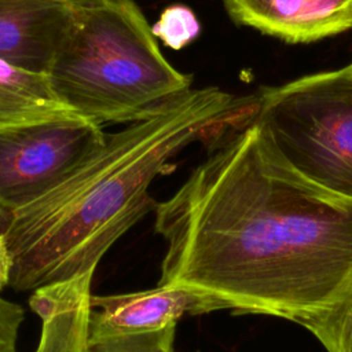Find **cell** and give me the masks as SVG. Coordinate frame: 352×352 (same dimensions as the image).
Listing matches in <instances>:
<instances>
[{
  "label": "cell",
  "mask_w": 352,
  "mask_h": 352,
  "mask_svg": "<svg viewBox=\"0 0 352 352\" xmlns=\"http://www.w3.org/2000/svg\"><path fill=\"white\" fill-rule=\"evenodd\" d=\"M158 285L212 294L234 314L297 323L352 283V199L290 166L252 121L154 209Z\"/></svg>",
  "instance_id": "cell-1"
},
{
  "label": "cell",
  "mask_w": 352,
  "mask_h": 352,
  "mask_svg": "<svg viewBox=\"0 0 352 352\" xmlns=\"http://www.w3.org/2000/svg\"><path fill=\"white\" fill-rule=\"evenodd\" d=\"M256 96L217 87L188 88L143 118L106 133L104 142L47 192L11 212L4 231L12 270L10 286H41L94 275L106 252L157 201L153 180L172 172L191 143L219 138L249 122Z\"/></svg>",
  "instance_id": "cell-2"
},
{
  "label": "cell",
  "mask_w": 352,
  "mask_h": 352,
  "mask_svg": "<svg viewBox=\"0 0 352 352\" xmlns=\"http://www.w3.org/2000/svg\"><path fill=\"white\" fill-rule=\"evenodd\" d=\"M47 78L60 103L98 125L136 121L191 88L133 0H82Z\"/></svg>",
  "instance_id": "cell-3"
},
{
  "label": "cell",
  "mask_w": 352,
  "mask_h": 352,
  "mask_svg": "<svg viewBox=\"0 0 352 352\" xmlns=\"http://www.w3.org/2000/svg\"><path fill=\"white\" fill-rule=\"evenodd\" d=\"M250 121L298 173L352 199L349 65L263 89Z\"/></svg>",
  "instance_id": "cell-4"
},
{
  "label": "cell",
  "mask_w": 352,
  "mask_h": 352,
  "mask_svg": "<svg viewBox=\"0 0 352 352\" xmlns=\"http://www.w3.org/2000/svg\"><path fill=\"white\" fill-rule=\"evenodd\" d=\"M102 125L81 117L0 129V206L34 201L104 142Z\"/></svg>",
  "instance_id": "cell-5"
},
{
  "label": "cell",
  "mask_w": 352,
  "mask_h": 352,
  "mask_svg": "<svg viewBox=\"0 0 352 352\" xmlns=\"http://www.w3.org/2000/svg\"><path fill=\"white\" fill-rule=\"evenodd\" d=\"M89 344L154 333L184 315H201L228 309L220 298L183 286L157 285L154 289L91 297Z\"/></svg>",
  "instance_id": "cell-6"
},
{
  "label": "cell",
  "mask_w": 352,
  "mask_h": 352,
  "mask_svg": "<svg viewBox=\"0 0 352 352\" xmlns=\"http://www.w3.org/2000/svg\"><path fill=\"white\" fill-rule=\"evenodd\" d=\"M82 0H0V59L47 74L73 32Z\"/></svg>",
  "instance_id": "cell-7"
},
{
  "label": "cell",
  "mask_w": 352,
  "mask_h": 352,
  "mask_svg": "<svg viewBox=\"0 0 352 352\" xmlns=\"http://www.w3.org/2000/svg\"><path fill=\"white\" fill-rule=\"evenodd\" d=\"M230 18L287 43H311L352 28V0H221Z\"/></svg>",
  "instance_id": "cell-8"
},
{
  "label": "cell",
  "mask_w": 352,
  "mask_h": 352,
  "mask_svg": "<svg viewBox=\"0 0 352 352\" xmlns=\"http://www.w3.org/2000/svg\"><path fill=\"white\" fill-rule=\"evenodd\" d=\"M92 278L82 275L33 290L29 304L44 322L36 352H89Z\"/></svg>",
  "instance_id": "cell-9"
},
{
  "label": "cell",
  "mask_w": 352,
  "mask_h": 352,
  "mask_svg": "<svg viewBox=\"0 0 352 352\" xmlns=\"http://www.w3.org/2000/svg\"><path fill=\"white\" fill-rule=\"evenodd\" d=\"M69 117L78 116L58 100L47 74L0 59V129Z\"/></svg>",
  "instance_id": "cell-10"
},
{
  "label": "cell",
  "mask_w": 352,
  "mask_h": 352,
  "mask_svg": "<svg viewBox=\"0 0 352 352\" xmlns=\"http://www.w3.org/2000/svg\"><path fill=\"white\" fill-rule=\"evenodd\" d=\"M297 324L307 329L327 352H352V283L337 302L300 319Z\"/></svg>",
  "instance_id": "cell-11"
},
{
  "label": "cell",
  "mask_w": 352,
  "mask_h": 352,
  "mask_svg": "<svg viewBox=\"0 0 352 352\" xmlns=\"http://www.w3.org/2000/svg\"><path fill=\"white\" fill-rule=\"evenodd\" d=\"M201 26L195 14L186 6H172L164 10L157 23L153 26L154 36L173 48L180 50L194 41L199 34Z\"/></svg>",
  "instance_id": "cell-12"
},
{
  "label": "cell",
  "mask_w": 352,
  "mask_h": 352,
  "mask_svg": "<svg viewBox=\"0 0 352 352\" xmlns=\"http://www.w3.org/2000/svg\"><path fill=\"white\" fill-rule=\"evenodd\" d=\"M25 318L23 308L0 296V352H18L19 329Z\"/></svg>",
  "instance_id": "cell-13"
},
{
  "label": "cell",
  "mask_w": 352,
  "mask_h": 352,
  "mask_svg": "<svg viewBox=\"0 0 352 352\" xmlns=\"http://www.w3.org/2000/svg\"><path fill=\"white\" fill-rule=\"evenodd\" d=\"M12 270V257L4 234H0V290L10 285Z\"/></svg>",
  "instance_id": "cell-14"
},
{
  "label": "cell",
  "mask_w": 352,
  "mask_h": 352,
  "mask_svg": "<svg viewBox=\"0 0 352 352\" xmlns=\"http://www.w3.org/2000/svg\"><path fill=\"white\" fill-rule=\"evenodd\" d=\"M10 220H11V212H8L0 206V234H4V231L7 230V227L10 224Z\"/></svg>",
  "instance_id": "cell-15"
},
{
  "label": "cell",
  "mask_w": 352,
  "mask_h": 352,
  "mask_svg": "<svg viewBox=\"0 0 352 352\" xmlns=\"http://www.w3.org/2000/svg\"><path fill=\"white\" fill-rule=\"evenodd\" d=\"M349 66H351V70H352V63H351V65H349Z\"/></svg>",
  "instance_id": "cell-16"
}]
</instances>
